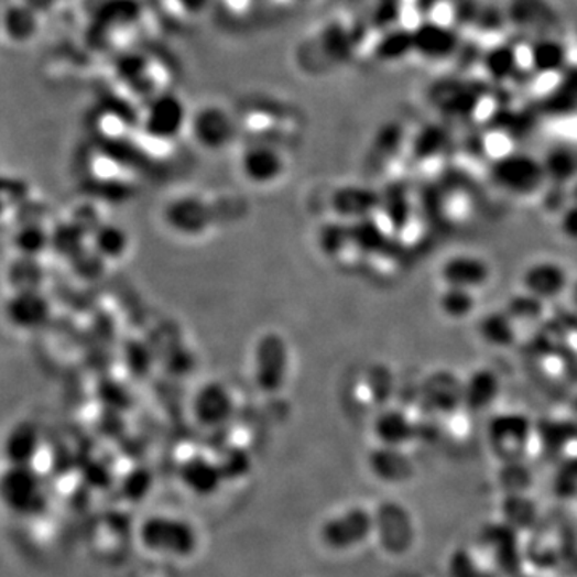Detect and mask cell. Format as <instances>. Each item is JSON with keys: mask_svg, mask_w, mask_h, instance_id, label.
Instances as JSON below:
<instances>
[{"mask_svg": "<svg viewBox=\"0 0 577 577\" xmlns=\"http://www.w3.org/2000/svg\"><path fill=\"white\" fill-rule=\"evenodd\" d=\"M298 2H309V0H298Z\"/></svg>", "mask_w": 577, "mask_h": 577, "instance_id": "27", "label": "cell"}, {"mask_svg": "<svg viewBox=\"0 0 577 577\" xmlns=\"http://www.w3.org/2000/svg\"><path fill=\"white\" fill-rule=\"evenodd\" d=\"M499 185L519 193L533 188L541 178L540 165L530 157H501L496 168Z\"/></svg>", "mask_w": 577, "mask_h": 577, "instance_id": "15", "label": "cell"}, {"mask_svg": "<svg viewBox=\"0 0 577 577\" xmlns=\"http://www.w3.org/2000/svg\"><path fill=\"white\" fill-rule=\"evenodd\" d=\"M374 536L379 537L380 545L389 554H406L415 540L413 515L404 507L392 502L380 505L374 512Z\"/></svg>", "mask_w": 577, "mask_h": 577, "instance_id": "8", "label": "cell"}, {"mask_svg": "<svg viewBox=\"0 0 577 577\" xmlns=\"http://www.w3.org/2000/svg\"><path fill=\"white\" fill-rule=\"evenodd\" d=\"M178 477L183 487L198 498H210L220 491L225 480L220 464L204 456H193L182 464Z\"/></svg>", "mask_w": 577, "mask_h": 577, "instance_id": "11", "label": "cell"}, {"mask_svg": "<svg viewBox=\"0 0 577 577\" xmlns=\"http://www.w3.org/2000/svg\"><path fill=\"white\" fill-rule=\"evenodd\" d=\"M0 502L19 515H28L37 510L42 502L37 471L28 466H7L0 473Z\"/></svg>", "mask_w": 577, "mask_h": 577, "instance_id": "6", "label": "cell"}, {"mask_svg": "<svg viewBox=\"0 0 577 577\" xmlns=\"http://www.w3.org/2000/svg\"><path fill=\"white\" fill-rule=\"evenodd\" d=\"M530 62L536 72L555 73L565 63V47L557 39H540L530 51Z\"/></svg>", "mask_w": 577, "mask_h": 577, "instance_id": "19", "label": "cell"}, {"mask_svg": "<svg viewBox=\"0 0 577 577\" xmlns=\"http://www.w3.org/2000/svg\"><path fill=\"white\" fill-rule=\"evenodd\" d=\"M369 467H371L374 477H378L383 483H403V481L413 477V467H411L410 460L398 448L380 446L379 451L372 454L371 459H369Z\"/></svg>", "mask_w": 577, "mask_h": 577, "instance_id": "17", "label": "cell"}, {"mask_svg": "<svg viewBox=\"0 0 577 577\" xmlns=\"http://www.w3.org/2000/svg\"><path fill=\"white\" fill-rule=\"evenodd\" d=\"M192 413L200 427H221L233 417V392L224 382L204 383L193 396Z\"/></svg>", "mask_w": 577, "mask_h": 577, "instance_id": "9", "label": "cell"}, {"mask_svg": "<svg viewBox=\"0 0 577 577\" xmlns=\"http://www.w3.org/2000/svg\"><path fill=\"white\" fill-rule=\"evenodd\" d=\"M39 449H41V435L36 425L30 421L13 424L2 443L3 459L9 466L33 467Z\"/></svg>", "mask_w": 577, "mask_h": 577, "instance_id": "12", "label": "cell"}, {"mask_svg": "<svg viewBox=\"0 0 577 577\" xmlns=\"http://www.w3.org/2000/svg\"><path fill=\"white\" fill-rule=\"evenodd\" d=\"M188 108L178 95L172 91L157 95L148 104L142 119V129L156 142H174L189 126Z\"/></svg>", "mask_w": 577, "mask_h": 577, "instance_id": "4", "label": "cell"}, {"mask_svg": "<svg viewBox=\"0 0 577 577\" xmlns=\"http://www.w3.org/2000/svg\"><path fill=\"white\" fill-rule=\"evenodd\" d=\"M442 277L448 287L466 288L475 292L487 286L489 266L485 260L473 255H454L446 260L442 269Z\"/></svg>", "mask_w": 577, "mask_h": 577, "instance_id": "13", "label": "cell"}, {"mask_svg": "<svg viewBox=\"0 0 577 577\" xmlns=\"http://www.w3.org/2000/svg\"><path fill=\"white\" fill-rule=\"evenodd\" d=\"M374 536V512L366 507H348L329 516L319 530V540L334 552L353 551Z\"/></svg>", "mask_w": 577, "mask_h": 577, "instance_id": "2", "label": "cell"}, {"mask_svg": "<svg viewBox=\"0 0 577 577\" xmlns=\"http://www.w3.org/2000/svg\"><path fill=\"white\" fill-rule=\"evenodd\" d=\"M475 305H477V298L473 292L466 291V288L448 287L439 298V308L451 319L469 318Z\"/></svg>", "mask_w": 577, "mask_h": 577, "instance_id": "21", "label": "cell"}, {"mask_svg": "<svg viewBox=\"0 0 577 577\" xmlns=\"http://www.w3.org/2000/svg\"><path fill=\"white\" fill-rule=\"evenodd\" d=\"M414 54L431 62L451 58L459 47V34L451 24L439 20L422 21L411 30Z\"/></svg>", "mask_w": 577, "mask_h": 577, "instance_id": "10", "label": "cell"}, {"mask_svg": "<svg viewBox=\"0 0 577 577\" xmlns=\"http://www.w3.org/2000/svg\"><path fill=\"white\" fill-rule=\"evenodd\" d=\"M140 544L153 554L171 558H189L199 547V534L186 520L165 513L146 516L140 524Z\"/></svg>", "mask_w": 577, "mask_h": 577, "instance_id": "1", "label": "cell"}, {"mask_svg": "<svg viewBox=\"0 0 577 577\" xmlns=\"http://www.w3.org/2000/svg\"><path fill=\"white\" fill-rule=\"evenodd\" d=\"M374 432L380 445L387 448L400 449L404 443L413 438L410 422L403 414L398 413L383 414L382 417H379Z\"/></svg>", "mask_w": 577, "mask_h": 577, "instance_id": "18", "label": "cell"}, {"mask_svg": "<svg viewBox=\"0 0 577 577\" xmlns=\"http://www.w3.org/2000/svg\"><path fill=\"white\" fill-rule=\"evenodd\" d=\"M516 326L509 315H491L481 323V337L485 342L498 348L509 347L515 340Z\"/></svg>", "mask_w": 577, "mask_h": 577, "instance_id": "20", "label": "cell"}, {"mask_svg": "<svg viewBox=\"0 0 577 577\" xmlns=\"http://www.w3.org/2000/svg\"><path fill=\"white\" fill-rule=\"evenodd\" d=\"M526 425L522 418L499 417L492 425L491 439L496 451L501 454L505 459H516L527 445Z\"/></svg>", "mask_w": 577, "mask_h": 577, "instance_id": "16", "label": "cell"}, {"mask_svg": "<svg viewBox=\"0 0 577 577\" xmlns=\"http://www.w3.org/2000/svg\"><path fill=\"white\" fill-rule=\"evenodd\" d=\"M193 139L203 150L217 153L227 150L238 133L236 119L220 105H206L189 118Z\"/></svg>", "mask_w": 577, "mask_h": 577, "instance_id": "5", "label": "cell"}, {"mask_svg": "<svg viewBox=\"0 0 577 577\" xmlns=\"http://www.w3.org/2000/svg\"><path fill=\"white\" fill-rule=\"evenodd\" d=\"M9 192L10 188L7 186V183L0 181V220H2V217L6 216L7 210L10 209Z\"/></svg>", "mask_w": 577, "mask_h": 577, "instance_id": "26", "label": "cell"}, {"mask_svg": "<svg viewBox=\"0 0 577 577\" xmlns=\"http://www.w3.org/2000/svg\"><path fill=\"white\" fill-rule=\"evenodd\" d=\"M287 157L280 146L270 142H255L239 154L238 168L241 177L255 188H271L287 174Z\"/></svg>", "mask_w": 577, "mask_h": 577, "instance_id": "3", "label": "cell"}, {"mask_svg": "<svg viewBox=\"0 0 577 577\" xmlns=\"http://www.w3.org/2000/svg\"><path fill=\"white\" fill-rule=\"evenodd\" d=\"M47 235L36 225L21 228L13 238V244L20 257H26V259H36L39 253L44 252V249L47 248Z\"/></svg>", "mask_w": 577, "mask_h": 577, "instance_id": "23", "label": "cell"}, {"mask_svg": "<svg viewBox=\"0 0 577 577\" xmlns=\"http://www.w3.org/2000/svg\"><path fill=\"white\" fill-rule=\"evenodd\" d=\"M213 0H175L182 12L189 17H199L210 7Z\"/></svg>", "mask_w": 577, "mask_h": 577, "instance_id": "25", "label": "cell"}, {"mask_svg": "<svg viewBox=\"0 0 577 577\" xmlns=\"http://www.w3.org/2000/svg\"><path fill=\"white\" fill-rule=\"evenodd\" d=\"M407 54H414L413 34L410 31L398 30L387 34L378 45L379 58L385 62H395L404 58Z\"/></svg>", "mask_w": 577, "mask_h": 577, "instance_id": "22", "label": "cell"}, {"mask_svg": "<svg viewBox=\"0 0 577 577\" xmlns=\"http://www.w3.org/2000/svg\"><path fill=\"white\" fill-rule=\"evenodd\" d=\"M523 286L526 294L545 301L557 297L566 287V271L557 263L537 262L524 271Z\"/></svg>", "mask_w": 577, "mask_h": 577, "instance_id": "14", "label": "cell"}, {"mask_svg": "<svg viewBox=\"0 0 577 577\" xmlns=\"http://www.w3.org/2000/svg\"><path fill=\"white\" fill-rule=\"evenodd\" d=\"M51 315V302L39 288L13 291L3 305L7 325L21 334L37 333L47 325Z\"/></svg>", "mask_w": 577, "mask_h": 577, "instance_id": "7", "label": "cell"}, {"mask_svg": "<svg viewBox=\"0 0 577 577\" xmlns=\"http://www.w3.org/2000/svg\"><path fill=\"white\" fill-rule=\"evenodd\" d=\"M516 66H519V56L512 48H492L485 59V68H487L489 76L494 77V79H505V77L512 76Z\"/></svg>", "mask_w": 577, "mask_h": 577, "instance_id": "24", "label": "cell"}]
</instances>
